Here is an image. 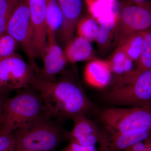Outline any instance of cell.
<instances>
[{
    "mask_svg": "<svg viewBox=\"0 0 151 151\" xmlns=\"http://www.w3.org/2000/svg\"><path fill=\"white\" fill-rule=\"evenodd\" d=\"M30 86L40 94L47 115L59 122L87 116L94 108L81 87L69 79L47 81L36 74Z\"/></svg>",
    "mask_w": 151,
    "mask_h": 151,
    "instance_id": "cell-1",
    "label": "cell"
},
{
    "mask_svg": "<svg viewBox=\"0 0 151 151\" xmlns=\"http://www.w3.org/2000/svg\"><path fill=\"white\" fill-rule=\"evenodd\" d=\"M29 86L6 99L0 116V136L12 134L47 113L40 94Z\"/></svg>",
    "mask_w": 151,
    "mask_h": 151,
    "instance_id": "cell-2",
    "label": "cell"
},
{
    "mask_svg": "<svg viewBox=\"0 0 151 151\" xmlns=\"http://www.w3.org/2000/svg\"><path fill=\"white\" fill-rule=\"evenodd\" d=\"M66 131L46 113L12 133L15 141V151H54L60 143L67 142Z\"/></svg>",
    "mask_w": 151,
    "mask_h": 151,
    "instance_id": "cell-3",
    "label": "cell"
},
{
    "mask_svg": "<svg viewBox=\"0 0 151 151\" xmlns=\"http://www.w3.org/2000/svg\"><path fill=\"white\" fill-rule=\"evenodd\" d=\"M98 119L103 129L110 133L151 130V107L105 108Z\"/></svg>",
    "mask_w": 151,
    "mask_h": 151,
    "instance_id": "cell-4",
    "label": "cell"
},
{
    "mask_svg": "<svg viewBox=\"0 0 151 151\" xmlns=\"http://www.w3.org/2000/svg\"><path fill=\"white\" fill-rule=\"evenodd\" d=\"M104 97L114 105L151 107V69L139 70L129 82L106 92Z\"/></svg>",
    "mask_w": 151,
    "mask_h": 151,
    "instance_id": "cell-5",
    "label": "cell"
},
{
    "mask_svg": "<svg viewBox=\"0 0 151 151\" xmlns=\"http://www.w3.org/2000/svg\"><path fill=\"white\" fill-rule=\"evenodd\" d=\"M6 32L21 46L29 59L30 65L37 73L39 69L35 63L37 52L31 22L28 1H19L9 19Z\"/></svg>",
    "mask_w": 151,
    "mask_h": 151,
    "instance_id": "cell-6",
    "label": "cell"
},
{
    "mask_svg": "<svg viewBox=\"0 0 151 151\" xmlns=\"http://www.w3.org/2000/svg\"><path fill=\"white\" fill-rule=\"evenodd\" d=\"M124 4L118 14L114 40L119 46L129 37L151 28V2Z\"/></svg>",
    "mask_w": 151,
    "mask_h": 151,
    "instance_id": "cell-7",
    "label": "cell"
},
{
    "mask_svg": "<svg viewBox=\"0 0 151 151\" xmlns=\"http://www.w3.org/2000/svg\"><path fill=\"white\" fill-rule=\"evenodd\" d=\"M35 71L19 55L0 58V80L11 90L29 86L36 75Z\"/></svg>",
    "mask_w": 151,
    "mask_h": 151,
    "instance_id": "cell-8",
    "label": "cell"
},
{
    "mask_svg": "<svg viewBox=\"0 0 151 151\" xmlns=\"http://www.w3.org/2000/svg\"><path fill=\"white\" fill-rule=\"evenodd\" d=\"M151 134V130L112 133L103 129L98 143V151H124L132 145L144 141Z\"/></svg>",
    "mask_w": 151,
    "mask_h": 151,
    "instance_id": "cell-9",
    "label": "cell"
},
{
    "mask_svg": "<svg viewBox=\"0 0 151 151\" xmlns=\"http://www.w3.org/2000/svg\"><path fill=\"white\" fill-rule=\"evenodd\" d=\"M41 56L43 67L36 74L45 80L55 81V77L63 70L68 61L65 52L57 42L56 38L47 39Z\"/></svg>",
    "mask_w": 151,
    "mask_h": 151,
    "instance_id": "cell-10",
    "label": "cell"
},
{
    "mask_svg": "<svg viewBox=\"0 0 151 151\" xmlns=\"http://www.w3.org/2000/svg\"><path fill=\"white\" fill-rule=\"evenodd\" d=\"M72 120V130L66 131L67 142L86 146H95L99 142L101 129L87 116L79 115Z\"/></svg>",
    "mask_w": 151,
    "mask_h": 151,
    "instance_id": "cell-11",
    "label": "cell"
},
{
    "mask_svg": "<svg viewBox=\"0 0 151 151\" xmlns=\"http://www.w3.org/2000/svg\"><path fill=\"white\" fill-rule=\"evenodd\" d=\"M31 22L37 56H41L47 44L46 0H28Z\"/></svg>",
    "mask_w": 151,
    "mask_h": 151,
    "instance_id": "cell-12",
    "label": "cell"
},
{
    "mask_svg": "<svg viewBox=\"0 0 151 151\" xmlns=\"http://www.w3.org/2000/svg\"><path fill=\"white\" fill-rule=\"evenodd\" d=\"M63 17L62 26L56 37L60 42L68 43L72 40L81 13L82 0H58Z\"/></svg>",
    "mask_w": 151,
    "mask_h": 151,
    "instance_id": "cell-13",
    "label": "cell"
},
{
    "mask_svg": "<svg viewBox=\"0 0 151 151\" xmlns=\"http://www.w3.org/2000/svg\"><path fill=\"white\" fill-rule=\"evenodd\" d=\"M107 61L111 68L112 78L115 77L116 83L114 87L127 83L139 71L137 68L135 67V65H137L135 62L119 47Z\"/></svg>",
    "mask_w": 151,
    "mask_h": 151,
    "instance_id": "cell-14",
    "label": "cell"
},
{
    "mask_svg": "<svg viewBox=\"0 0 151 151\" xmlns=\"http://www.w3.org/2000/svg\"><path fill=\"white\" fill-rule=\"evenodd\" d=\"M87 84L97 89H104L111 84L112 74L108 61L94 60L88 63L84 70Z\"/></svg>",
    "mask_w": 151,
    "mask_h": 151,
    "instance_id": "cell-15",
    "label": "cell"
},
{
    "mask_svg": "<svg viewBox=\"0 0 151 151\" xmlns=\"http://www.w3.org/2000/svg\"><path fill=\"white\" fill-rule=\"evenodd\" d=\"M92 18L99 24L115 23L118 14L115 0H86Z\"/></svg>",
    "mask_w": 151,
    "mask_h": 151,
    "instance_id": "cell-16",
    "label": "cell"
},
{
    "mask_svg": "<svg viewBox=\"0 0 151 151\" xmlns=\"http://www.w3.org/2000/svg\"><path fill=\"white\" fill-rule=\"evenodd\" d=\"M64 52L68 61L75 63L91 59L93 50L91 42L78 37L67 43Z\"/></svg>",
    "mask_w": 151,
    "mask_h": 151,
    "instance_id": "cell-17",
    "label": "cell"
},
{
    "mask_svg": "<svg viewBox=\"0 0 151 151\" xmlns=\"http://www.w3.org/2000/svg\"><path fill=\"white\" fill-rule=\"evenodd\" d=\"M46 21L47 39H56L63 21L62 12L55 0H46Z\"/></svg>",
    "mask_w": 151,
    "mask_h": 151,
    "instance_id": "cell-18",
    "label": "cell"
},
{
    "mask_svg": "<svg viewBox=\"0 0 151 151\" xmlns=\"http://www.w3.org/2000/svg\"><path fill=\"white\" fill-rule=\"evenodd\" d=\"M146 31L133 35L118 46L121 47L128 57L136 64L139 59L142 51Z\"/></svg>",
    "mask_w": 151,
    "mask_h": 151,
    "instance_id": "cell-19",
    "label": "cell"
},
{
    "mask_svg": "<svg viewBox=\"0 0 151 151\" xmlns=\"http://www.w3.org/2000/svg\"><path fill=\"white\" fill-rule=\"evenodd\" d=\"M76 28L78 37L91 42L96 40L99 24L93 18L86 17L78 22Z\"/></svg>",
    "mask_w": 151,
    "mask_h": 151,
    "instance_id": "cell-20",
    "label": "cell"
},
{
    "mask_svg": "<svg viewBox=\"0 0 151 151\" xmlns=\"http://www.w3.org/2000/svg\"><path fill=\"white\" fill-rule=\"evenodd\" d=\"M137 65L139 70L151 69V28L146 31L142 51Z\"/></svg>",
    "mask_w": 151,
    "mask_h": 151,
    "instance_id": "cell-21",
    "label": "cell"
},
{
    "mask_svg": "<svg viewBox=\"0 0 151 151\" xmlns=\"http://www.w3.org/2000/svg\"><path fill=\"white\" fill-rule=\"evenodd\" d=\"M19 1H0V35L6 32L9 19Z\"/></svg>",
    "mask_w": 151,
    "mask_h": 151,
    "instance_id": "cell-22",
    "label": "cell"
},
{
    "mask_svg": "<svg viewBox=\"0 0 151 151\" xmlns=\"http://www.w3.org/2000/svg\"><path fill=\"white\" fill-rule=\"evenodd\" d=\"M18 42L7 32L0 35V58L14 54Z\"/></svg>",
    "mask_w": 151,
    "mask_h": 151,
    "instance_id": "cell-23",
    "label": "cell"
},
{
    "mask_svg": "<svg viewBox=\"0 0 151 151\" xmlns=\"http://www.w3.org/2000/svg\"><path fill=\"white\" fill-rule=\"evenodd\" d=\"M115 27L105 25H99V29L95 40L100 48L108 46L111 40Z\"/></svg>",
    "mask_w": 151,
    "mask_h": 151,
    "instance_id": "cell-24",
    "label": "cell"
},
{
    "mask_svg": "<svg viewBox=\"0 0 151 151\" xmlns=\"http://www.w3.org/2000/svg\"><path fill=\"white\" fill-rule=\"evenodd\" d=\"M15 151V141L12 134L0 136V151Z\"/></svg>",
    "mask_w": 151,
    "mask_h": 151,
    "instance_id": "cell-25",
    "label": "cell"
},
{
    "mask_svg": "<svg viewBox=\"0 0 151 151\" xmlns=\"http://www.w3.org/2000/svg\"><path fill=\"white\" fill-rule=\"evenodd\" d=\"M59 151H98V149L96 146H83L70 142L65 147Z\"/></svg>",
    "mask_w": 151,
    "mask_h": 151,
    "instance_id": "cell-26",
    "label": "cell"
},
{
    "mask_svg": "<svg viewBox=\"0 0 151 151\" xmlns=\"http://www.w3.org/2000/svg\"><path fill=\"white\" fill-rule=\"evenodd\" d=\"M145 145L144 141L132 145L124 151H145Z\"/></svg>",
    "mask_w": 151,
    "mask_h": 151,
    "instance_id": "cell-27",
    "label": "cell"
},
{
    "mask_svg": "<svg viewBox=\"0 0 151 151\" xmlns=\"http://www.w3.org/2000/svg\"><path fill=\"white\" fill-rule=\"evenodd\" d=\"M8 93H0V116L2 112L3 106L8 97Z\"/></svg>",
    "mask_w": 151,
    "mask_h": 151,
    "instance_id": "cell-28",
    "label": "cell"
},
{
    "mask_svg": "<svg viewBox=\"0 0 151 151\" xmlns=\"http://www.w3.org/2000/svg\"><path fill=\"white\" fill-rule=\"evenodd\" d=\"M144 142L145 145V151H151V134Z\"/></svg>",
    "mask_w": 151,
    "mask_h": 151,
    "instance_id": "cell-29",
    "label": "cell"
},
{
    "mask_svg": "<svg viewBox=\"0 0 151 151\" xmlns=\"http://www.w3.org/2000/svg\"><path fill=\"white\" fill-rule=\"evenodd\" d=\"M10 91V89L5 86L0 80V93H9Z\"/></svg>",
    "mask_w": 151,
    "mask_h": 151,
    "instance_id": "cell-30",
    "label": "cell"
},
{
    "mask_svg": "<svg viewBox=\"0 0 151 151\" xmlns=\"http://www.w3.org/2000/svg\"><path fill=\"white\" fill-rule=\"evenodd\" d=\"M128 1L131 2L137 3V4H144L151 2V0H127Z\"/></svg>",
    "mask_w": 151,
    "mask_h": 151,
    "instance_id": "cell-31",
    "label": "cell"
},
{
    "mask_svg": "<svg viewBox=\"0 0 151 151\" xmlns=\"http://www.w3.org/2000/svg\"><path fill=\"white\" fill-rule=\"evenodd\" d=\"M16 151H35L33 150H18Z\"/></svg>",
    "mask_w": 151,
    "mask_h": 151,
    "instance_id": "cell-32",
    "label": "cell"
},
{
    "mask_svg": "<svg viewBox=\"0 0 151 151\" xmlns=\"http://www.w3.org/2000/svg\"><path fill=\"white\" fill-rule=\"evenodd\" d=\"M0 1H2V0H0Z\"/></svg>",
    "mask_w": 151,
    "mask_h": 151,
    "instance_id": "cell-33",
    "label": "cell"
}]
</instances>
